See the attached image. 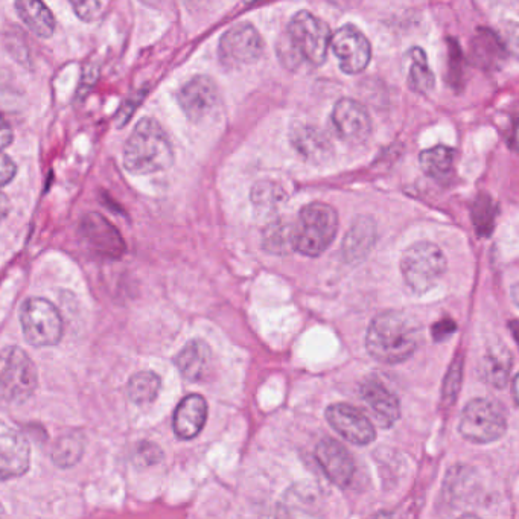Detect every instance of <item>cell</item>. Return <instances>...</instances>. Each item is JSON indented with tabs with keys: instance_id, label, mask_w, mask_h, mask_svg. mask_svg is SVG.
Segmentation results:
<instances>
[{
	"instance_id": "13",
	"label": "cell",
	"mask_w": 519,
	"mask_h": 519,
	"mask_svg": "<svg viewBox=\"0 0 519 519\" xmlns=\"http://www.w3.org/2000/svg\"><path fill=\"white\" fill-rule=\"evenodd\" d=\"M326 419L343 439L354 445L367 446L376 439L372 422L354 405L344 404V402L329 405Z\"/></svg>"
},
{
	"instance_id": "18",
	"label": "cell",
	"mask_w": 519,
	"mask_h": 519,
	"mask_svg": "<svg viewBox=\"0 0 519 519\" xmlns=\"http://www.w3.org/2000/svg\"><path fill=\"white\" fill-rule=\"evenodd\" d=\"M183 378L191 383H201L211 375L214 358L209 344L203 340H191L174 358Z\"/></svg>"
},
{
	"instance_id": "16",
	"label": "cell",
	"mask_w": 519,
	"mask_h": 519,
	"mask_svg": "<svg viewBox=\"0 0 519 519\" xmlns=\"http://www.w3.org/2000/svg\"><path fill=\"white\" fill-rule=\"evenodd\" d=\"M316 460L332 484L346 489L355 477V460L348 449L331 437L320 440L316 446Z\"/></svg>"
},
{
	"instance_id": "27",
	"label": "cell",
	"mask_w": 519,
	"mask_h": 519,
	"mask_svg": "<svg viewBox=\"0 0 519 519\" xmlns=\"http://www.w3.org/2000/svg\"><path fill=\"white\" fill-rule=\"evenodd\" d=\"M160 386H162V381L156 373L148 372V370L134 373L128 381V398L137 405L151 404V402L156 401Z\"/></svg>"
},
{
	"instance_id": "29",
	"label": "cell",
	"mask_w": 519,
	"mask_h": 519,
	"mask_svg": "<svg viewBox=\"0 0 519 519\" xmlns=\"http://www.w3.org/2000/svg\"><path fill=\"white\" fill-rule=\"evenodd\" d=\"M497 207L488 195H481L474 206V223L480 235H489L494 229Z\"/></svg>"
},
{
	"instance_id": "12",
	"label": "cell",
	"mask_w": 519,
	"mask_h": 519,
	"mask_svg": "<svg viewBox=\"0 0 519 519\" xmlns=\"http://www.w3.org/2000/svg\"><path fill=\"white\" fill-rule=\"evenodd\" d=\"M31 465V445L28 439L11 425L0 421V481L13 480L28 472Z\"/></svg>"
},
{
	"instance_id": "40",
	"label": "cell",
	"mask_w": 519,
	"mask_h": 519,
	"mask_svg": "<svg viewBox=\"0 0 519 519\" xmlns=\"http://www.w3.org/2000/svg\"><path fill=\"white\" fill-rule=\"evenodd\" d=\"M4 516V509H2V504H0V519Z\"/></svg>"
},
{
	"instance_id": "23",
	"label": "cell",
	"mask_w": 519,
	"mask_h": 519,
	"mask_svg": "<svg viewBox=\"0 0 519 519\" xmlns=\"http://www.w3.org/2000/svg\"><path fill=\"white\" fill-rule=\"evenodd\" d=\"M512 367L513 358L509 349L504 346H494L489 348L481 361V376L489 386L504 389L509 383Z\"/></svg>"
},
{
	"instance_id": "11",
	"label": "cell",
	"mask_w": 519,
	"mask_h": 519,
	"mask_svg": "<svg viewBox=\"0 0 519 519\" xmlns=\"http://www.w3.org/2000/svg\"><path fill=\"white\" fill-rule=\"evenodd\" d=\"M177 101L189 121L203 122L214 113L220 101L217 84L206 75H197L179 90Z\"/></svg>"
},
{
	"instance_id": "25",
	"label": "cell",
	"mask_w": 519,
	"mask_h": 519,
	"mask_svg": "<svg viewBox=\"0 0 519 519\" xmlns=\"http://www.w3.org/2000/svg\"><path fill=\"white\" fill-rule=\"evenodd\" d=\"M407 55L411 60V66L407 74L408 86L416 93L427 95L434 89V83H436V78H434L433 71L428 64L427 54H425L424 49L416 46V48H411Z\"/></svg>"
},
{
	"instance_id": "28",
	"label": "cell",
	"mask_w": 519,
	"mask_h": 519,
	"mask_svg": "<svg viewBox=\"0 0 519 519\" xmlns=\"http://www.w3.org/2000/svg\"><path fill=\"white\" fill-rule=\"evenodd\" d=\"M264 246L268 252L282 253L290 252L293 249L291 246V224L276 221L267 227L264 232Z\"/></svg>"
},
{
	"instance_id": "24",
	"label": "cell",
	"mask_w": 519,
	"mask_h": 519,
	"mask_svg": "<svg viewBox=\"0 0 519 519\" xmlns=\"http://www.w3.org/2000/svg\"><path fill=\"white\" fill-rule=\"evenodd\" d=\"M86 451V439L83 434L71 433L58 437L51 451V459L55 466L69 469L77 466Z\"/></svg>"
},
{
	"instance_id": "7",
	"label": "cell",
	"mask_w": 519,
	"mask_h": 519,
	"mask_svg": "<svg viewBox=\"0 0 519 519\" xmlns=\"http://www.w3.org/2000/svg\"><path fill=\"white\" fill-rule=\"evenodd\" d=\"M23 337L36 348H51L63 338V319L54 303L43 297H29L20 306Z\"/></svg>"
},
{
	"instance_id": "35",
	"label": "cell",
	"mask_w": 519,
	"mask_h": 519,
	"mask_svg": "<svg viewBox=\"0 0 519 519\" xmlns=\"http://www.w3.org/2000/svg\"><path fill=\"white\" fill-rule=\"evenodd\" d=\"M454 332H456V323L453 320L445 319L433 326V338L437 341L445 340Z\"/></svg>"
},
{
	"instance_id": "36",
	"label": "cell",
	"mask_w": 519,
	"mask_h": 519,
	"mask_svg": "<svg viewBox=\"0 0 519 519\" xmlns=\"http://www.w3.org/2000/svg\"><path fill=\"white\" fill-rule=\"evenodd\" d=\"M14 133L11 125L5 121L4 116H0V151L7 148L13 142Z\"/></svg>"
},
{
	"instance_id": "30",
	"label": "cell",
	"mask_w": 519,
	"mask_h": 519,
	"mask_svg": "<svg viewBox=\"0 0 519 519\" xmlns=\"http://www.w3.org/2000/svg\"><path fill=\"white\" fill-rule=\"evenodd\" d=\"M163 451L157 443L153 442H139L136 448H134V463L142 466V468H148V466L157 465L162 462Z\"/></svg>"
},
{
	"instance_id": "17",
	"label": "cell",
	"mask_w": 519,
	"mask_h": 519,
	"mask_svg": "<svg viewBox=\"0 0 519 519\" xmlns=\"http://www.w3.org/2000/svg\"><path fill=\"white\" fill-rule=\"evenodd\" d=\"M360 395L379 427H393L401 418L398 396L375 376L361 384Z\"/></svg>"
},
{
	"instance_id": "21",
	"label": "cell",
	"mask_w": 519,
	"mask_h": 519,
	"mask_svg": "<svg viewBox=\"0 0 519 519\" xmlns=\"http://www.w3.org/2000/svg\"><path fill=\"white\" fill-rule=\"evenodd\" d=\"M294 148L303 159L311 160V162H322L328 159L332 153V145L328 137L319 130V128L311 127V125H299L293 131L291 136Z\"/></svg>"
},
{
	"instance_id": "10",
	"label": "cell",
	"mask_w": 519,
	"mask_h": 519,
	"mask_svg": "<svg viewBox=\"0 0 519 519\" xmlns=\"http://www.w3.org/2000/svg\"><path fill=\"white\" fill-rule=\"evenodd\" d=\"M331 48L344 74H361L369 66L372 48L367 37L354 25L341 26L331 37Z\"/></svg>"
},
{
	"instance_id": "39",
	"label": "cell",
	"mask_w": 519,
	"mask_h": 519,
	"mask_svg": "<svg viewBox=\"0 0 519 519\" xmlns=\"http://www.w3.org/2000/svg\"><path fill=\"white\" fill-rule=\"evenodd\" d=\"M459 519H481V518H478L477 515H471V513H468V515H463L462 518H459Z\"/></svg>"
},
{
	"instance_id": "33",
	"label": "cell",
	"mask_w": 519,
	"mask_h": 519,
	"mask_svg": "<svg viewBox=\"0 0 519 519\" xmlns=\"http://www.w3.org/2000/svg\"><path fill=\"white\" fill-rule=\"evenodd\" d=\"M75 14L84 22H93L101 16L104 5L101 2H72Z\"/></svg>"
},
{
	"instance_id": "32",
	"label": "cell",
	"mask_w": 519,
	"mask_h": 519,
	"mask_svg": "<svg viewBox=\"0 0 519 519\" xmlns=\"http://www.w3.org/2000/svg\"><path fill=\"white\" fill-rule=\"evenodd\" d=\"M253 201H255L256 206H270V204H278L279 200L284 198V192L279 188L278 185H270V183H258L253 189Z\"/></svg>"
},
{
	"instance_id": "31",
	"label": "cell",
	"mask_w": 519,
	"mask_h": 519,
	"mask_svg": "<svg viewBox=\"0 0 519 519\" xmlns=\"http://www.w3.org/2000/svg\"><path fill=\"white\" fill-rule=\"evenodd\" d=\"M462 375L463 361L462 358H457L453 366L449 367L445 383H443V399L445 401L454 402V399H456L457 393L460 390V383H462Z\"/></svg>"
},
{
	"instance_id": "37",
	"label": "cell",
	"mask_w": 519,
	"mask_h": 519,
	"mask_svg": "<svg viewBox=\"0 0 519 519\" xmlns=\"http://www.w3.org/2000/svg\"><path fill=\"white\" fill-rule=\"evenodd\" d=\"M11 211V203L10 198L4 194V192L0 191V220H4V218L8 217Z\"/></svg>"
},
{
	"instance_id": "20",
	"label": "cell",
	"mask_w": 519,
	"mask_h": 519,
	"mask_svg": "<svg viewBox=\"0 0 519 519\" xmlns=\"http://www.w3.org/2000/svg\"><path fill=\"white\" fill-rule=\"evenodd\" d=\"M14 8L19 14L20 20L28 26L34 36L40 37V39H51L54 36L57 20L43 2L17 0Z\"/></svg>"
},
{
	"instance_id": "8",
	"label": "cell",
	"mask_w": 519,
	"mask_h": 519,
	"mask_svg": "<svg viewBox=\"0 0 519 519\" xmlns=\"http://www.w3.org/2000/svg\"><path fill=\"white\" fill-rule=\"evenodd\" d=\"M331 37L329 26L308 11L297 13L288 25L290 45L300 58L314 66H320L328 57Z\"/></svg>"
},
{
	"instance_id": "9",
	"label": "cell",
	"mask_w": 519,
	"mask_h": 519,
	"mask_svg": "<svg viewBox=\"0 0 519 519\" xmlns=\"http://www.w3.org/2000/svg\"><path fill=\"white\" fill-rule=\"evenodd\" d=\"M218 52L224 66H244L259 60L264 52V42L255 26L250 23H239L221 37Z\"/></svg>"
},
{
	"instance_id": "22",
	"label": "cell",
	"mask_w": 519,
	"mask_h": 519,
	"mask_svg": "<svg viewBox=\"0 0 519 519\" xmlns=\"http://www.w3.org/2000/svg\"><path fill=\"white\" fill-rule=\"evenodd\" d=\"M376 226L373 220L367 217L357 218L351 230L344 238L343 253L346 261L355 262L367 256L375 246Z\"/></svg>"
},
{
	"instance_id": "26",
	"label": "cell",
	"mask_w": 519,
	"mask_h": 519,
	"mask_svg": "<svg viewBox=\"0 0 519 519\" xmlns=\"http://www.w3.org/2000/svg\"><path fill=\"white\" fill-rule=\"evenodd\" d=\"M454 159H456V151L453 148L445 147V145H437L430 150L422 151L419 156L422 171L431 179L442 180L453 171Z\"/></svg>"
},
{
	"instance_id": "1",
	"label": "cell",
	"mask_w": 519,
	"mask_h": 519,
	"mask_svg": "<svg viewBox=\"0 0 519 519\" xmlns=\"http://www.w3.org/2000/svg\"><path fill=\"white\" fill-rule=\"evenodd\" d=\"M422 343V326L416 317L402 311H386L370 323L366 348L379 363H404Z\"/></svg>"
},
{
	"instance_id": "3",
	"label": "cell",
	"mask_w": 519,
	"mask_h": 519,
	"mask_svg": "<svg viewBox=\"0 0 519 519\" xmlns=\"http://www.w3.org/2000/svg\"><path fill=\"white\" fill-rule=\"evenodd\" d=\"M337 230L338 215L334 207L325 203L308 204L291 226V246L303 256L317 258L329 249Z\"/></svg>"
},
{
	"instance_id": "38",
	"label": "cell",
	"mask_w": 519,
	"mask_h": 519,
	"mask_svg": "<svg viewBox=\"0 0 519 519\" xmlns=\"http://www.w3.org/2000/svg\"><path fill=\"white\" fill-rule=\"evenodd\" d=\"M516 389H518V376H513L512 381V395H513V402H515V405L518 404V393H516Z\"/></svg>"
},
{
	"instance_id": "2",
	"label": "cell",
	"mask_w": 519,
	"mask_h": 519,
	"mask_svg": "<svg viewBox=\"0 0 519 519\" xmlns=\"http://www.w3.org/2000/svg\"><path fill=\"white\" fill-rule=\"evenodd\" d=\"M122 163L134 176H150L171 168L174 148L162 125L154 118H142L131 131L122 150Z\"/></svg>"
},
{
	"instance_id": "6",
	"label": "cell",
	"mask_w": 519,
	"mask_h": 519,
	"mask_svg": "<svg viewBox=\"0 0 519 519\" xmlns=\"http://www.w3.org/2000/svg\"><path fill=\"white\" fill-rule=\"evenodd\" d=\"M507 430V413L494 399H472L460 416L459 433L468 442L486 445L501 439Z\"/></svg>"
},
{
	"instance_id": "19",
	"label": "cell",
	"mask_w": 519,
	"mask_h": 519,
	"mask_svg": "<svg viewBox=\"0 0 519 519\" xmlns=\"http://www.w3.org/2000/svg\"><path fill=\"white\" fill-rule=\"evenodd\" d=\"M206 421V399L201 395H188L174 411L172 428L180 440H192L201 433Z\"/></svg>"
},
{
	"instance_id": "34",
	"label": "cell",
	"mask_w": 519,
	"mask_h": 519,
	"mask_svg": "<svg viewBox=\"0 0 519 519\" xmlns=\"http://www.w3.org/2000/svg\"><path fill=\"white\" fill-rule=\"evenodd\" d=\"M17 174L16 163L11 160L10 156L0 151V188L7 186L13 182Z\"/></svg>"
},
{
	"instance_id": "4",
	"label": "cell",
	"mask_w": 519,
	"mask_h": 519,
	"mask_svg": "<svg viewBox=\"0 0 519 519\" xmlns=\"http://www.w3.org/2000/svg\"><path fill=\"white\" fill-rule=\"evenodd\" d=\"M39 386L36 364L17 346L0 351V407L25 404Z\"/></svg>"
},
{
	"instance_id": "5",
	"label": "cell",
	"mask_w": 519,
	"mask_h": 519,
	"mask_svg": "<svg viewBox=\"0 0 519 519\" xmlns=\"http://www.w3.org/2000/svg\"><path fill=\"white\" fill-rule=\"evenodd\" d=\"M405 285L414 294H425L436 287L446 271V258L433 242H416L401 259Z\"/></svg>"
},
{
	"instance_id": "15",
	"label": "cell",
	"mask_w": 519,
	"mask_h": 519,
	"mask_svg": "<svg viewBox=\"0 0 519 519\" xmlns=\"http://www.w3.org/2000/svg\"><path fill=\"white\" fill-rule=\"evenodd\" d=\"M87 246L102 258L119 259L125 253V242L119 230L101 214L84 215L80 226Z\"/></svg>"
},
{
	"instance_id": "14",
	"label": "cell",
	"mask_w": 519,
	"mask_h": 519,
	"mask_svg": "<svg viewBox=\"0 0 519 519\" xmlns=\"http://www.w3.org/2000/svg\"><path fill=\"white\" fill-rule=\"evenodd\" d=\"M332 124L338 137L346 144L357 145L367 141L372 133V119L366 107L351 98H343L332 110Z\"/></svg>"
}]
</instances>
